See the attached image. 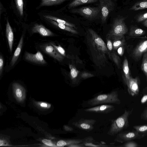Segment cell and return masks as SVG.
Listing matches in <instances>:
<instances>
[{"label":"cell","mask_w":147,"mask_h":147,"mask_svg":"<svg viewBox=\"0 0 147 147\" xmlns=\"http://www.w3.org/2000/svg\"><path fill=\"white\" fill-rule=\"evenodd\" d=\"M145 90L146 92H145L143 90V92L144 93L143 94V95L141 100V102L142 104H144L147 102V92H146V89Z\"/></svg>","instance_id":"35"},{"label":"cell","mask_w":147,"mask_h":147,"mask_svg":"<svg viewBox=\"0 0 147 147\" xmlns=\"http://www.w3.org/2000/svg\"><path fill=\"white\" fill-rule=\"evenodd\" d=\"M64 128L65 131H68L71 132L74 130V129L72 127L67 125H64Z\"/></svg>","instance_id":"42"},{"label":"cell","mask_w":147,"mask_h":147,"mask_svg":"<svg viewBox=\"0 0 147 147\" xmlns=\"http://www.w3.org/2000/svg\"><path fill=\"white\" fill-rule=\"evenodd\" d=\"M145 33V31L143 30L133 27L130 29L129 35L131 36H139L144 35Z\"/></svg>","instance_id":"22"},{"label":"cell","mask_w":147,"mask_h":147,"mask_svg":"<svg viewBox=\"0 0 147 147\" xmlns=\"http://www.w3.org/2000/svg\"><path fill=\"white\" fill-rule=\"evenodd\" d=\"M115 107L113 105L103 104L84 110V111L97 113L108 114L114 111Z\"/></svg>","instance_id":"10"},{"label":"cell","mask_w":147,"mask_h":147,"mask_svg":"<svg viewBox=\"0 0 147 147\" xmlns=\"http://www.w3.org/2000/svg\"><path fill=\"white\" fill-rule=\"evenodd\" d=\"M123 68L124 74L123 79L124 81L125 82L129 80L131 77L130 76L128 61L126 58H125L124 60Z\"/></svg>","instance_id":"21"},{"label":"cell","mask_w":147,"mask_h":147,"mask_svg":"<svg viewBox=\"0 0 147 147\" xmlns=\"http://www.w3.org/2000/svg\"><path fill=\"white\" fill-rule=\"evenodd\" d=\"M86 39L94 62L100 68L104 67L108 63L107 56L110 59V53L105 43L91 29L88 30Z\"/></svg>","instance_id":"1"},{"label":"cell","mask_w":147,"mask_h":147,"mask_svg":"<svg viewBox=\"0 0 147 147\" xmlns=\"http://www.w3.org/2000/svg\"><path fill=\"white\" fill-rule=\"evenodd\" d=\"M69 68L70 69V75L72 79H74L77 76L79 71L73 65L69 64Z\"/></svg>","instance_id":"29"},{"label":"cell","mask_w":147,"mask_h":147,"mask_svg":"<svg viewBox=\"0 0 147 147\" xmlns=\"http://www.w3.org/2000/svg\"><path fill=\"white\" fill-rule=\"evenodd\" d=\"M121 102V101L118 98V92L116 91L99 95L88 101V104L92 106L111 103L119 104Z\"/></svg>","instance_id":"4"},{"label":"cell","mask_w":147,"mask_h":147,"mask_svg":"<svg viewBox=\"0 0 147 147\" xmlns=\"http://www.w3.org/2000/svg\"><path fill=\"white\" fill-rule=\"evenodd\" d=\"M124 82L127 86V90L129 94L133 96L138 94L140 82L138 78H133L130 77L129 80Z\"/></svg>","instance_id":"9"},{"label":"cell","mask_w":147,"mask_h":147,"mask_svg":"<svg viewBox=\"0 0 147 147\" xmlns=\"http://www.w3.org/2000/svg\"><path fill=\"white\" fill-rule=\"evenodd\" d=\"M33 33H38L42 36H50L54 35L49 30L41 25L35 24L32 29Z\"/></svg>","instance_id":"15"},{"label":"cell","mask_w":147,"mask_h":147,"mask_svg":"<svg viewBox=\"0 0 147 147\" xmlns=\"http://www.w3.org/2000/svg\"><path fill=\"white\" fill-rule=\"evenodd\" d=\"M3 65V59L2 57L1 56L0 58V76H1L2 73Z\"/></svg>","instance_id":"39"},{"label":"cell","mask_w":147,"mask_h":147,"mask_svg":"<svg viewBox=\"0 0 147 147\" xmlns=\"http://www.w3.org/2000/svg\"><path fill=\"white\" fill-rule=\"evenodd\" d=\"M67 0H41V5L50 6L61 3Z\"/></svg>","instance_id":"24"},{"label":"cell","mask_w":147,"mask_h":147,"mask_svg":"<svg viewBox=\"0 0 147 147\" xmlns=\"http://www.w3.org/2000/svg\"><path fill=\"white\" fill-rule=\"evenodd\" d=\"M107 47L108 50L111 51L112 50L113 46V43L111 39L107 38Z\"/></svg>","instance_id":"34"},{"label":"cell","mask_w":147,"mask_h":147,"mask_svg":"<svg viewBox=\"0 0 147 147\" xmlns=\"http://www.w3.org/2000/svg\"><path fill=\"white\" fill-rule=\"evenodd\" d=\"M133 127L136 131L139 133H147V125H146L134 126Z\"/></svg>","instance_id":"27"},{"label":"cell","mask_w":147,"mask_h":147,"mask_svg":"<svg viewBox=\"0 0 147 147\" xmlns=\"http://www.w3.org/2000/svg\"><path fill=\"white\" fill-rule=\"evenodd\" d=\"M101 10L100 7H85L71 10L72 13L79 14L85 18L92 20L98 15Z\"/></svg>","instance_id":"5"},{"label":"cell","mask_w":147,"mask_h":147,"mask_svg":"<svg viewBox=\"0 0 147 147\" xmlns=\"http://www.w3.org/2000/svg\"><path fill=\"white\" fill-rule=\"evenodd\" d=\"M101 13L102 23H105L110 13L114 9L115 4L111 0H98Z\"/></svg>","instance_id":"7"},{"label":"cell","mask_w":147,"mask_h":147,"mask_svg":"<svg viewBox=\"0 0 147 147\" xmlns=\"http://www.w3.org/2000/svg\"><path fill=\"white\" fill-rule=\"evenodd\" d=\"M42 141L43 143L46 145L53 146H55L50 140L47 139H43L42 140Z\"/></svg>","instance_id":"37"},{"label":"cell","mask_w":147,"mask_h":147,"mask_svg":"<svg viewBox=\"0 0 147 147\" xmlns=\"http://www.w3.org/2000/svg\"><path fill=\"white\" fill-rule=\"evenodd\" d=\"M44 17L47 19H49L53 20L56 22L62 24H63L68 26L76 28L75 25L72 23L68 22L64 20L59 19L56 17L50 16H44Z\"/></svg>","instance_id":"23"},{"label":"cell","mask_w":147,"mask_h":147,"mask_svg":"<svg viewBox=\"0 0 147 147\" xmlns=\"http://www.w3.org/2000/svg\"><path fill=\"white\" fill-rule=\"evenodd\" d=\"M47 106V104L45 103H42L40 104V106L43 107H46Z\"/></svg>","instance_id":"44"},{"label":"cell","mask_w":147,"mask_h":147,"mask_svg":"<svg viewBox=\"0 0 147 147\" xmlns=\"http://www.w3.org/2000/svg\"><path fill=\"white\" fill-rule=\"evenodd\" d=\"M24 57L27 61L37 63L45 64L47 63L42 54L39 51H38L35 54L26 52L25 54Z\"/></svg>","instance_id":"11"},{"label":"cell","mask_w":147,"mask_h":147,"mask_svg":"<svg viewBox=\"0 0 147 147\" xmlns=\"http://www.w3.org/2000/svg\"><path fill=\"white\" fill-rule=\"evenodd\" d=\"M147 52V40H144L137 46L133 52L132 55L134 58L138 60L143 54Z\"/></svg>","instance_id":"12"},{"label":"cell","mask_w":147,"mask_h":147,"mask_svg":"<svg viewBox=\"0 0 147 147\" xmlns=\"http://www.w3.org/2000/svg\"><path fill=\"white\" fill-rule=\"evenodd\" d=\"M85 146L87 147H109L115 146L112 145H107L105 143L96 142L91 136H88L83 139L82 143Z\"/></svg>","instance_id":"14"},{"label":"cell","mask_w":147,"mask_h":147,"mask_svg":"<svg viewBox=\"0 0 147 147\" xmlns=\"http://www.w3.org/2000/svg\"><path fill=\"white\" fill-rule=\"evenodd\" d=\"M42 49L45 53L59 61H62L64 59L63 56L59 53L51 44L46 45L42 47Z\"/></svg>","instance_id":"13"},{"label":"cell","mask_w":147,"mask_h":147,"mask_svg":"<svg viewBox=\"0 0 147 147\" xmlns=\"http://www.w3.org/2000/svg\"><path fill=\"white\" fill-rule=\"evenodd\" d=\"M147 19V12L140 15L138 17L137 21L138 22L143 21Z\"/></svg>","instance_id":"33"},{"label":"cell","mask_w":147,"mask_h":147,"mask_svg":"<svg viewBox=\"0 0 147 147\" xmlns=\"http://www.w3.org/2000/svg\"><path fill=\"white\" fill-rule=\"evenodd\" d=\"M69 147H85L82 143L76 144L67 146Z\"/></svg>","instance_id":"41"},{"label":"cell","mask_w":147,"mask_h":147,"mask_svg":"<svg viewBox=\"0 0 147 147\" xmlns=\"http://www.w3.org/2000/svg\"><path fill=\"white\" fill-rule=\"evenodd\" d=\"M113 40V46L114 50H117L119 47L123 46L125 42L124 36L122 38Z\"/></svg>","instance_id":"25"},{"label":"cell","mask_w":147,"mask_h":147,"mask_svg":"<svg viewBox=\"0 0 147 147\" xmlns=\"http://www.w3.org/2000/svg\"><path fill=\"white\" fill-rule=\"evenodd\" d=\"M6 32L9 49L11 52L13 41V34L12 28L8 21H7L6 25Z\"/></svg>","instance_id":"16"},{"label":"cell","mask_w":147,"mask_h":147,"mask_svg":"<svg viewBox=\"0 0 147 147\" xmlns=\"http://www.w3.org/2000/svg\"><path fill=\"white\" fill-rule=\"evenodd\" d=\"M47 19L48 20H49V21L51 23L56 26H57L62 29L66 30L74 34H77L78 33V32L72 27L68 26L63 24L58 23L52 20L49 19Z\"/></svg>","instance_id":"18"},{"label":"cell","mask_w":147,"mask_h":147,"mask_svg":"<svg viewBox=\"0 0 147 147\" xmlns=\"http://www.w3.org/2000/svg\"><path fill=\"white\" fill-rule=\"evenodd\" d=\"M132 111V110H125L121 115L112 120L107 134L109 136H114L129 126L128 119Z\"/></svg>","instance_id":"2"},{"label":"cell","mask_w":147,"mask_h":147,"mask_svg":"<svg viewBox=\"0 0 147 147\" xmlns=\"http://www.w3.org/2000/svg\"><path fill=\"white\" fill-rule=\"evenodd\" d=\"M110 59H111L118 67H119L120 64V59L119 57L115 52L110 53Z\"/></svg>","instance_id":"28"},{"label":"cell","mask_w":147,"mask_h":147,"mask_svg":"<svg viewBox=\"0 0 147 147\" xmlns=\"http://www.w3.org/2000/svg\"><path fill=\"white\" fill-rule=\"evenodd\" d=\"M96 120L93 119L81 118L78 121L73 123L75 127L87 131L92 130Z\"/></svg>","instance_id":"8"},{"label":"cell","mask_w":147,"mask_h":147,"mask_svg":"<svg viewBox=\"0 0 147 147\" xmlns=\"http://www.w3.org/2000/svg\"><path fill=\"white\" fill-rule=\"evenodd\" d=\"M141 118L142 119L147 121V108L142 114Z\"/></svg>","instance_id":"38"},{"label":"cell","mask_w":147,"mask_h":147,"mask_svg":"<svg viewBox=\"0 0 147 147\" xmlns=\"http://www.w3.org/2000/svg\"><path fill=\"white\" fill-rule=\"evenodd\" d=\"M98 0H74L69 5V8L85 4L97 2Z\"/></svg>","instance_id":"20"},{"label":"cell","mask_w":147,"mask_h":147,"mask_svg":"<svg viewBox=\"0 0 147 147\" xmlns=\"http://www.w3.org/2000/svg\"><path fill=\"white\" fill-rule=\"evenodd\" d=\"M141 69L146 76L147 81V52L144 54L141 64Z\"/></svg>","instance_id":"26"},{"label":"cell","mask_w":147,"mask_h":147,"mask_svg":"<svg viewBox=\"0 0 147 147\" xmlns=\"http://www.w3.org/2000/svg\"><path fill=\"white\" fill-rule=\"evenodd\" d=\"M17 7L21 16L23 15V0H15Z\"/></svg>","instance_id":"30"},{"label":"cell","mask_w":147,"mask_h":147,"mask_svg":"<svg viewBox=\"0 0 147 147\" xmlns=\"http://www.w3.org/2000/svg\"><path fill=\"white\" fill-rule=\"evenodd\" d=\"M51 44L54 47L59 53L63 56H65V50L60 45L57 46L54 44L53 43H51Z\"/></svg>","instance_id":"32"},{"label":"cell","mask_w":147,"mask_h":147,"mask_svg":"<svg viewBox=\"0 0 147 147\" xmlns=\"http://www.w3.org/2000/svg\"><path fill=\"white\" fill-rule=\"evenodd\" d=\"M143 24L144 26L147 27V19L143 21Z\"/></svg>","instance_id":"43"},{"label":"cell","mask_w":147,"mask_h":147,"mask_svg":"<svg viewBox=\"0 0 147 147\" xmlns=\"http://www.w3.org/2000/svg\"><path fill=\"white\" fill-rule=\"evenodd\" d=\"M142 135L135 131L121 132L117 134L114 141L120 143L126 142L140 138Z\"/></svg>","instance_id":"6"},{"label":"cell","mask_w":147,"mask_h":147,"mask_svg":"<svg viewBox=\"0 0 147 147\" xmlns=\"http://www.w3.org/2000/svg\"><path fill=\"white\" fill-rule=\"evenodd\" d=\"M139 146L136 142L134 141H129L126 142L123 145L118 146L119 147H137Z\"/></svg>","instance_id":"31"},{"label":"cell","mask_w":147,"mask_h":147,"mask_svg":"<svg viewBox=\"0 0 147 147\" xmlns=\"http://www.w3.org/2000/svg\"><path fill=\"white\" fill-rule=\"evenodd\" d=\"M126 18L119 17L115 19L111 29L107 35V38L113 40L122 38L128 30L124 20Z\"/></svg>","instance_id":"3"},{"label":"cell","mask_w":147,"mask_h":147,"mask_svg":"<svg viewBox=\"0 0 147 147\" xmlns=\"http://www.w3.org/2000/svg\"><path fill=\"white\" fill-rule=\"evenodd\" d=\"M23 43V36H22L19 44L16 49L11 60L10 64L11 66H13L17 61L20 53Z\"/></svg>","instance_id":"17"},{"label":"cell","mask_w":147,"mask_h":147,"mask_svg":"<svg viewBox=\"0 0 147 147\" xmlns=\"http://www.w3.org/2000/svg\"><path fill=\"white\" fill-rule=\"evenodd\" d=\"M147 8V0H142L135 3L130 10L137 11Z\"/></svg>","instance_id":"19"},{"label":"cell","mask_w":147,"mask_h":147,"mask_svg":"<svg viewBox=\"0 0 147 147\" xmlns=\"http://www.w3.org/2000/svg\"><path fill=\"white\" fill-rule=\"evenodd\" d=\"M117 53L118 54L121 56H122L124 53V49L122 46H121L119 47L117 49Z\"/></svg>","instance_id":"40"},{"label":"cell","mask_w":147,"mask_h":147,"mask_svg":"<svg viewBox=\"0 0 147 147\" xmlns=\"http://www.w3.org/2000/svg\"><path fill=\"white\" fill-rule=\"evenodd\" d=\"M3 142L1 140H0V146H2L3 145Z\"/></svg>","instance_id":"45"},{"label":"cell","mask_w":147,"mask_h":147,"mask_svg":"<svg viewBox=\"0 0 147 147\" xmlns=\"http://www.w3.org/2000/svg\"><path fill=\"white\" fill-rule=\"evenodd\" d=\"M81 76L83 78H86L92 77L94 76V75L89 73L84 72L82 74Z\"/></svg>","instance_id":"36"}]
</instances>
